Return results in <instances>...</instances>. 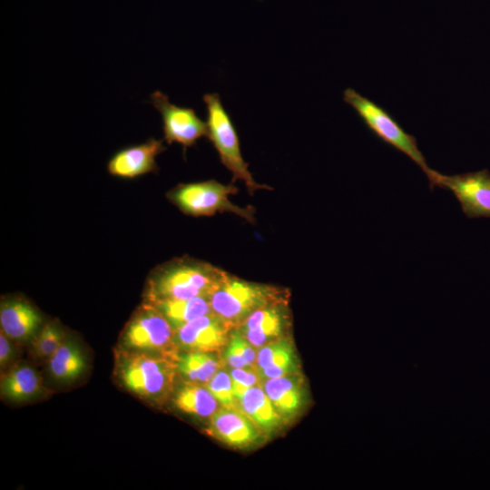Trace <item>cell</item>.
<instances>
[{"instance_id": "1", "label": "cell", "mask_w": 490, "mask_h": 490, "mask_svg": "<svg viewBox=\"0 0 490 490\" xmlns=\"http://www.w3.org/2000/svg\"><path fill=\"white\" fill-rule=\"evenodd\" d=\"M228 272L206 261L183 257L155 268L147 281L148 301L210 298Z\"/></svg>"}, {"instance_id": "2", "label": "cell", "mask_w": 490, "mask_h": 490, "mask_svg": "<svg viewBox=\"0 0 490 490\" xmlns=\"http://www.w3.org/2000/svg\"><path fill=\"white\" fill-rule=\"evenodd\" d=\"M288 290L270 284L248 281L230 273L210 297L211 311L232 328L265 306L286 302Z\"/></svg>"}, {"instance_id": "3", "label": "cell", "mask_w": 490, "mask_h": 490, "mask_svg": "<svg viewBox=\"0 0 490 490\" xmlns=\"http://www.w3.org/2000/svg\"><path fill=\"white\" fill-rule=\"evenodd\" d=\"M202 99L207 111V136L217 150L221 163L231 172L233 181L244 182L250 194L259 190H271L270 186L258 183L250 172L240 152L238 132L220 95L206 93Z\"/></svg>"}, {"instance_id": "4", "label": "cell", "mask_w": 490, "mask_h": 490, "mask_svg": "<svg viewBox=\"0 0 490 490\" xmlns=\"http://www.w3.org/2000/svg\"><path fill=\"white\" fill-rule=\"evenodd\" d=\"M238 192L233 184L215 180L179 184L168 193V198L183 213L194 217L211 216L217 212H231L249 222H254V209L232 203L230 195Z\"/></svg>"}, {"instance_id": "5", "label": "cell", "mask_w": 490, "mask_h": 490, "mask_svg": "<svg viewBox=\"0 0 490 490\" xmlns=\"http://www.w3.org/2000/svg\"><path fill=\"white\" fill-rule=\"evenodd\" d=\"M343 98L378 139L407 155L427 179L431 177L434 170L428 167L416 138L407 133L385 109L352 88L344 91Z\"/></svg>"}, {"instance_id": "6", "label": "cell", "mask_w": 490, "mask_h": 490, "mask_svg": "<svg viewBox=\"0 0 490 490\" xmlns=\"http://www.w3.org/2000/svg\"><path fill=\"white\" fill-rule=\"evenodd\" d=\"M174 365L162 358L144 352L129 355L122 362L120 377L126 388L144 398H158L172 384Z\"/></svg>"}, {"instance_id": "7", "label": "cell", "mask_w": 490, "mask_h": 490, "mask_svg": "<svg viewBox=\"0 0 490 490\" xmlns=\"http://www.w3.org/2000/svg\"><path fill=\"white\" fill-rule=\"evenodd\" d=\"M122 342L138 352L172 354L174 329L170 322L150 303L144 304L128 322Z\"/></svg>"}, {"instance_id": "8", "label": "cell", "mask_w": 490, "mask_h": 490, "mask_svg": "<svg viewBox=\"0 0 490 490\" xmlns=\"http://www.w3.org/2000/svg\"><path fill=\"white\" fill-rule=\"evenodd\" d=\"M428 181L430 189L438 187L451 191L467 218H490V172L487 169L454 175L434 171Z\"/></svg>"}, {"instance_id": "9", "label": "cell", "mask_w": 490, "mask_h": 490, "mask_svg": "<svg viewBox=\"0 0 490 490\" xmlns=\"http://www.w3.org/2000/svg\"><path fill=\"white\" fill-rule=\"evenodd\" d=\"M150 103L162 116L163 136L168 144L177 142L185 149L208 135L207 123L192 108L172 103L168 96L160 91L151 94Z\"/></svg>"}, {"instance_id": "10", "label": "cell", "mask_w": 490, "mask_h": 490, "mask_svg": "<svg viewBox=\"0 0 490 490\" xmlns=\"http://www.w3.org/2000/svg\"><path fill=\"white\" fill-rule=\"evenodd\" d=\"M232 329L211 311L174 329V342L185 351L215 352L227 346Z\"/></svg>"}, {"instance_id": "11", "label": "cell", "mask_w": 490, "mask_h": 490, "mask_svg": "<svg viewBox=\"0 0 490 490\" xmlns=\"http://www.w3.org/2000/svg\"><path fill=\"white\" fill-rule=\"evenodd\" d=\"M290 326L288 301L278 302L252 312L237 329L255 348L285 337Z\"/></svg>"}, {"instance_id": "12", "label": "cell", "mask_w": 490, "mask_h": 490, "mask_svg": "<svg viewBox=\"0 0 490 490\" xmlns=\"http://www.w3.org/2000/svg\"><path fill=\"white\" fill-rule=\"evenodd\" d=\"M210 435L234 447L256 443L262 433L238 407H220L210 416Z\"/></svg>"}, {"instance_id": "13", "label": "cell", "mask_w": 490, "mask_h": 490, "mask_svg": "<svg viewBox=\"0 0 490 490\" xmlns=\"http://www.w3.org/2000/svg\"><path fill=\"white\" fill-rule=\"evenodd\" d=\"M165 150L162 140L150 138L146 142L116 152L109 160L110 174L122 179H133L157 170L156 158Z\"/></svg>"}, {"instance_id": "14", "label": "cell", "mask_w": 490, "mask_h": 490, "mask_svg": "<svg viewBox=\"0 0 490 490\" xmlns=\"http://www.w3.org/2000/svg\"><path fill=\"white\" fill-rule=\"evenodd\" d=\"M41 324L39 311L25 299L13 298L1 303V331L10 339L24 341L35 337Z\"/></svg>"}, {"instance_id": "15", "label": "cell", "mask_w": 490, "mask_h": 490, "mask_svg": "<svg viewBox=\"0 0 490 490\" xmlns=\"http://www.w3.org/2000/svg\"><path fill=\"white\" fill-rule=\"evenodd\" d=\"M261 387L283 419L298 414L305 403V389L298 374L269 378Z\"/></svg>"}, {"instance_id": "16", "label": "cell", "mask_w": 490, "mask_h": 490, "mask_svg": "<svg viewBox=\"0 0 490 490\" xmlns=\"http://www.w3.org/2000/svg\"><path fill=\"white\" fill-rule=\"evenodd\" d=\"M238 407L262 434L274 432L283 420L265 393L261 384L248 389L238 399Z\"/></svg>"}, {"instance_id": "17", "label": "cell", "mask_w": 490, "mask_h": 490, "mask_svg": "<svg viewBox=\"0 0 490 490\" xmlns=\"http://www.w3.org/2000/svg\"><path fill=\"white\" fill-rule=\"evenodd\" d=\"M172 325L173 329L211 312L210 298L169 299L148 301Z\"/></svg>"}, {"instance_id": "18", "label": "cell", "mask_w": 490, "mask_h": 490, "mask_svg": "<svg viewBox=\"0 0 490 490\" xmlns=\"http://www.w3.org/2000/svg\"><path fill=\"white\" fill-rule=\"evenodd\" d=\"M42 388L41 377L28 365H19L1 378V394L14 401H24L38 395Z\"/></svg>"}, {"instance_id": "19", "label": "cell", "mask_w": 490, "mask_h": 490, "mask_svg": "<svg viewBox=\"0 0 490 490\" xmlns=\"http://www.w3.org/2000/svg\"><path fill=\"white\" fill-rule=\"evenodd\" d=\"M177 370L193 383L207 384L221 368L213 352L186 351L176 358Z\"/></svg>"}, {"instance_id": "20", "label": "cell", "mask_w": 490, "mask_h": 490, "mask_svg": "<svg viewBox=\"0 0 490 490\" xmlns=\"http://www.w3.org/2000/svg\"><path fill=\"white\" fill-rule=\"evenodd\" d=\"M173 401L181 411L200 417H210L219 406L211 391L197 383L185 384L180 387Z\"/></svg>"}, {"instance_id": "21", "label": "cell", "mask_w": 490, "mask_h": 490, "mask_svg": "<svg viewBox=\"0 0 490 490\" xmlns=\"http://www.w3.org/2000/svg\"><path fill=\"white\" fill-rule=\"evenodd\" d=\"M85 359L80 348L73 341H65L49 358V370L60 381H71L85 369Z\"/></svg>"}, {"instance_id": "22", "label": "cell", "mask_w": 490, "mask_h": 490, "mask_svg": "<svg viewBox=\"0 0 490 490\" xmlns=\"http://www.w3.org/2000/svg\"><path fill=\"white\" fill-rule=\"evenodd\" d=\"M64 342L61 328L54 321L48 322L35 335L33 351L38 358H50Z\"/></svg>"}, {"instance_id": "23", "label": "cell", "mask_w": 490, "mask_h": 490, "mask_svg": "<svg viewBox=\"0 0 490 490\" xmlns=\"http://www.w3.org/2000/svg\"><path fill=\"white\" fill-rule=\"evenodd\" d=\"M205 387L211 391L220 407H238V400L233 392L229 371L221 368Z\"/></svg>"}, {"instance_id": "24", "label": "cell", "mask_w": 490, "mask_h": 490, "mask_svg": "<svg viewBox=\"0 0 490 490\" xmlns=\"http://www.w3.org/2000/svg\"><path fill=\"white\" fill-rule=\"evenodd\" d=\"M259 373L262 380L297 374L298 362L294 348L282 353Z\"/></svg>"}, {"instance_id": "25", "label": "cell", "mask_w": 490, "mask_h": 490, "mask_svg": "<svg viewBox=\"0 0 490 490\" xmlns=\"http://www.w3.org/2000/svg\"><path fill=\"white\" fill-rule=\"evenodd\" d=\"M237 400L250 388L260 385L261 377L255 367L231 368L229 370Z\"/></svg>"}, {"instance_id": "26", "label": "cell", "mask_w": 490, "mask_h": 490, "mask_svg": "<svg viewBox=\"0 0 490 490\" xmlns=\"http://www.w3.org/2000/svg\"><path fill=\"white\" fill-rule=\"evenodd\" d=\"M224 352V361L230 368H250L247 360L238 352V350L230 344H227Z\"/></svg>"}, {"instance_id": "27", "label": "cell", "mask_w": 490, "mask_h": 490, "mask_svg": "<svg viewBox=\"0 0 490 490\" xmlns=\"http://www.w3.org/2000/svg\"><path fill=\"white\" fill-rule=\"evenodd\" d=\"M9 338L1 331L0 334V364L1 367L7 364L13 356V348Z\"/></svg>"}]
</instances>
